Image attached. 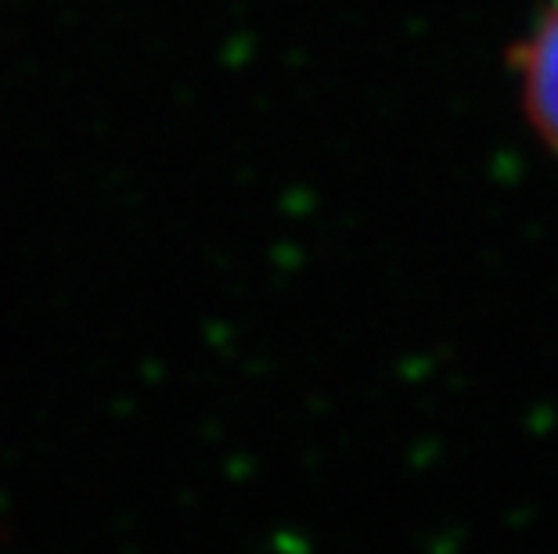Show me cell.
Wrapping results in <instances>:
<instances>
[{
	"instance_id": "6da1fadb",
	"label": "cell",
	"mask_w": 558,
	"mask_h": 554,
	"mask_svg": "<svg viewBox=\"0 0 558 554\" xmlns=\"http://www.w3.org/2000/svg\"><path fill=\"white\" fill-rule=\"evenodd\" d=\"M512 76L530 134L558 159V0L537 11L512 47Z\"/></svg>"
}]
</instances>
